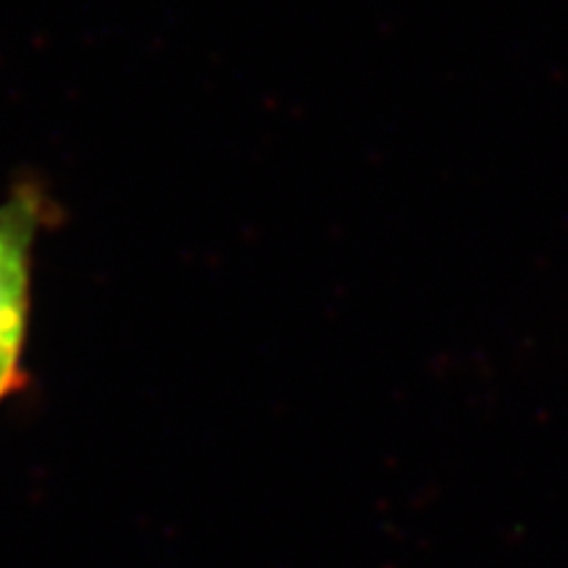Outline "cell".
I'll return each mask as SVG.
<instances>
[{
	"label": "cell",
	"instance_id": "6da1fadb",
	"mask_svg": "<svg viewBox=\"0 0 568 568\" xmlns=\"http://www.w3.org/2000/svg\"><path fill=\"white\" fill-rule=\"evenodd\" d=\"M40 211L34 193H17L0 205V403L24 385L30 261Z\"/></svg>",
	"mask_w": 568,
	"mask_h": 568
}]
</instances>
